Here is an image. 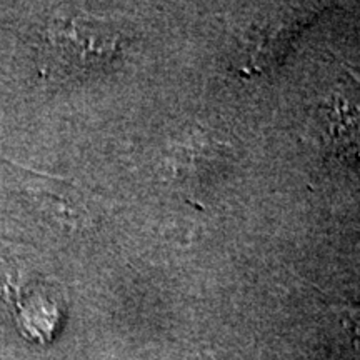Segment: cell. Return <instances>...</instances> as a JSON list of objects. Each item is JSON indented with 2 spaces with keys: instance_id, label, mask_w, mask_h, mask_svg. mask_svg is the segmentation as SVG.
<instances>
[{
  "instance_id": "obj_3",
  "label": "cell",
  "mask_w": 360,
  "mask_h": 360,
  "mask_svg": "<svg viewBox=\"0 0 360 360\" xmlns=\"http://www.w3.org/2000/svg\"><path fill=\"white\" fill-rule=\"evenodd\" d=\"M349 332L352 335V339L355 344L360 345V312H352V315L349 317Z\"/></svg>"
},
{
  "instance_id": "obj_2",
  "label": "cell",
  "mask_w": 360,
  "mask_h": 360,
  "mask_svg": "<svg viewBox=\"0 0 360 360\" xmlns=\"http://www.w3.org/2000/svg\"><path fill=\"white\" fill-rule=\"evenodd\" d=\"M322 143L344 159H360V92L354 87L332 90L317 107Z\"/></svg>"
},
{
  "instance_id": "obj_1",
  "label": "cell",
  "mask_w": 360,
  "mask_h": 360,
  "mask_svg": "<svg viewBox=\"0 0 360 360\" xmlns=\"http://www.w3.org/2000/svg\"><path fill=\"white\" fill-rule=\"evenodd\" d=\"M122 37L89 15L58 17L45 32L44 64L56 75L80 77L103 70L117 57Z\"/></svg>"
}]
</instances>
